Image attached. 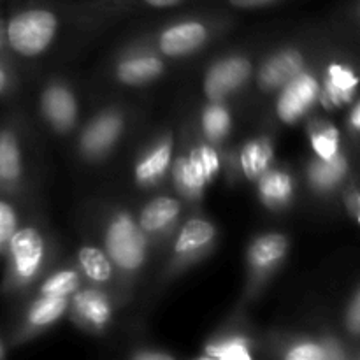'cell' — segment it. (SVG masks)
I'll return each mask as SVG.
<instances>
[{"instance_id": "obj_24", "label": "cell", "mask_w": 360, "mask_h": 360, "mask_svg": "<svg viewBox=\"0 0 360 360\" xmlns=\"http://www.w3.org/2000/svg\"><path fill=\"white\" fill-rule=\"evenodd\" d=\"M192 123L204 141L220 150H227L236 129V111L232 102L204 101Z\"/></svg>"}, {"instance_id": "obj_9", "label": "cell", "mask_w": 360, "mask_h": 360, "mask_svg": "<svg viewBox=\"0 0 360 360\" xmlns=\"http://www.w3.org/2000/svg\"><path fill=\"white\" fill-rule=\"evenodd\" d=\"M290 238L281 231L253 236L245 250V285L238 304L248 306L260 297L290 255Z\"/></svg>"}, {"instance_id": "obj_31", "label": "cell", "mask_w": 360, "mask_h": 360, "mask_svg": "<svg viewBox=\"0 0 360 360\" xmlns=\"http://www.w3.org/2000/svg\"><path fill=\"white\" fill-rule=\"evenodd\" d=\"M127 357L132 360H174V352L167 350L158 345H134L129 352Z\"/></svg>"}, {"instance_id": "obj_3", "label": "cell", "mask_w": 360, "mask_h": 360, "mask_svg": "<svg viewBox=\"0 0 360 360\" xmlns=\"http://www.w3.org/2000/svg\"><path fill=\"white\" fill-rule=\"evenodd\" d=\"M232 27L234 18L218 7L213 11H195L167 18L146 27L132 39L150 46L169 62H179L210 49L232 30Z\"/></svg>"}, {"instance_id": "obj_12", "label": "cell", "mask_w": 360, "mask_h": 360, "mask_svg": "<svg viewBox=\"0 0 360 360\" xmlns=\"http://www.w3.org/2000/svg\"><path fill=\"white\" fill-rule=\"evenodd\" d=\"M264 355V334L246 316V306L238 304L224 323L200 347V359L252 360Z\"/></svg>"}, {"instance_id": "obj_19", "label": "cell", "mask_w": 360, "mask_h": 360, "mask_svg": "<svg viewBox=\"0 0 360 360\" xmlns=\"http://www.w3.org/2000/svg\"><path fill=\"white\" fill-rule=\"evenodd\" d=\"M120 308L122 304L112 292L84 283L69 297L67 319L90 336H104L115 323Z\"/></svg>"}, {"instance_id": "obj_7", "label": "cell", "mask_w": 360, "mask_h": 360, "mask_svg": "<svg viewBox=\"0 0 360 360\" xmlns=\"http://www.w3.org/2000/svg\"><path fill=\"white\" fill-rule=\"evenodd\" d=\"M134 112L129 104L109 102L81 123L74 134V153L84 165H101L129 136Z\"/></svg>"}, {"instance_id": "obj_28", "label": "cell", "mask_w": 360, "mask_h": 360, "mask_svg": "<svg viewBox=\"0 0 360 360\" xmlns=\"http://www.w3.org/2000/svg\"><path fill=\"white\" fill-rule=\"evenodd\" d=\"M84 285L83 276L76 264L70 260H58L32 288L30 295H48V297H70L77 288ZM25 297V299H27Z\"/></svg>"}, {"instance_id": "obj_33", "label": "cell", "mask_w": 360, "mask_h": 360, "mask_svg": "<svg viewBox=\"0 0 360 360\" xmlns=\"http://www.w3.org/2000/svg\"><path fill=\"white\" fill-rule=\"evenodd\" d=\"M18 70L11 56H0V97L13 94L18 86Z\"/></svg>"}, {"instance_id": "obj_2", "label": "cell", "mask_w": 360, "mask_h": 360, "mask_svg": "<svg viewBox=\"0 0 360 360\" xmlns=\"http://www.w3.org/2000/svg\"><path fill=\"white\" fill-rule=\"evenodd\" d=\"M2 257L0 295L25 299L60 260V243L44 218L25 217Z\"/></svg>"}, {"instance_id": "obj_11", "label": "cell", "mask_w": 360, "mask_h": 360, "mask_svg": "<svg viewBox=\"0 0 360 360\" xmlns=\"http://www.w3.org/2000/svg\"><path fill=\"white\" fill-rule=\"evenodd\" d=\"M192 207L195 206L186 202L174 190L171 192L162 188L151 192V195L136 207L137 221L151 243L155 255L164 257L179 225Z\"/></svg>"}, {"instance_id": "obj_30", "label": "cell", "mask_w": 360, "mask_h": 360, "mask_svg": "<svg viewBox=\"0 0 360 360\" xmlns=\"http://www.w3.org/2000/svg\"><path fill=\"white\" fill-rule=\"evenodd\" d=\"M23 220V199L0 193V257L4 255L11 238Z\"/></svg>"}, {"instance_id": "obj_8", "label": "cell", "mask_w": 360, "mask_h": 360, "mask_svg": "<svg viewBox=\"0 0 360 360\" xmlns=\"http://www.w3.org/2000/svg\"><path fill=\"white\" fill-rule=\"evenodd\" d=\"M262 49L255 44H243L214 56L204 69V101L234 102L250 91Z\"/></svg>"}, {"instance_id": "obj_26", "label": "cell", "mask_w": 360, "mask_h": 360, "mask_svg": "<svg viewBox=\"0 0 360 360\" xmlns=\"http://www.w3.org/2000/svg\"><path fill=\"white\" fill-rule=\"evenodd\" d=\"M264 354L283 360H327L322 341L290 333H271L264 336Z\"/></svg>"}, {"instance_id": "obj_6", "label": "cell", "mask_w": 360, "mask_h": 360, "mask_svg": "<svg viewBox=\"0 0 360 360\" xmlns=\"http://www.w3.org/2000/svg\"><path fill=\"white\" fill-rule=\"evenodd\" d=\"M220 238L217 221L200 206L192 207L164 253V264L157 274L158 288H165L186 271L210 259L217 252Z\"/></svg>"}, {"instance_id": "obj_32", "label": "cell", "mask_w": 360, "mask_h": 360, "mask_svg": "<svg viewBox=\"0 0 360 360\" xmlns=\"http://www.w3.org/2000/svg\"><path fill=\"white\" fill-rule=\"evenodd\" d=\"M213 6L220 9H234V11H257L269 9V7L280 6L285 0H210Z\"/></svg>"}, {"instance_id": "obj_10", "label": "cell", "mask_w": 360, "mask_h": 360, "mask_svg": "<svg viewBox=\"0 0 360 360\" xmlns=\"http://www.w3.org/2000/svg\"><path fill=\"white\" fill-rule=\"evenodd\" d=\"M311 63L304 44L295 41L280 42L274 48L264 49L257 63L250 94L259 102H269L292 77Z\"/></svg>"}, {"instance_id": "obj_16", "label": "cell", "mask_w": 360, "mask_h": 360, "mask_svg": "<svg viewBox=\"0 0 360 360\" xmlns=\"http://www.w3.org/2000/svg\"><path fill=\"white\" fill-rule=\"evenodd\" d=\"M276 162V137L271 132L253 134L225 150L221 178L227 179L229 185L255 183Z\"/></svg>"}, {"instance_id": "obj_5", "label": "cell", "mask_w": 360, "mask_h": 360, "mask_svg": "<svg viewBox=\"0 0 360 360\" xmlns=\"http://www.w3.org/2000/svg\"><path fill=\"white\" fill-rule=\"evenodd\" d=\"M225 150L213 146L199 136L192 122L179 130L169 183L179 197L192 206H200L207 186L224 174Z\"/></svg>"}, {"instance_id": "obj_29", "label": "cell", "mask_w": 360, "mask_h": 360, "mask_svg": "<svg viewBox=\"0 0 360 360\" xmlns=\"http://www.w3.org/2000/svg\"><path fill=\"white\" fill-rule=\"evenodd\" d=\"M306 134L315 157L333 158L341 151L340 130L329 120L311 118L306 123Z\"/></svg>"}, {"instance_id": "obj_14", "label": "cell", "mask_w": 360, "mask_h": 360, "mask_svg": "<svg viewBox=\"0 0 360 360\" xmlns=\"http://www.w3.org/2000/svg\"><path fill=\"white\" fill-rule=\"evenodd\" d=\"M37 111L46 129L58 137H74L81 125V101L72 81L51 76L39 90Z\"/></svg>"}, {"instance_id": "obj_20", "label": "cell", "mask_w": 360, "mask_h": 360, "mask_svg": "<svg viewBox=\"0 0 360 360\" xmlns=\"http://www.w3.org/2000/svg\"><path fill=\"white\" fill-rule=\"evenodd\" d=\"M18 319L9 334V347L34 341L58 326L69 311V297H48V295H30L23 299Z\"/></svg>"}, {"instance_id": "obj_1", "label": "cell", "mask_w": 360, "mask_h": 360, "mask_svg": "<svg viewBox=\"0 0 360 360\" xmlns=\"http://www.w3.org/2000/svg\"><path fill=\"white\" fill-rule=\"evenodd\" d=\"M88 220L95 232L94 239L105 250L118 273L120 302L123 308L136 297L137 288L157 255L137 221L136 207L123 200H95L90 206Z\"/></svg>"}, {"instance_id": "obj_34", "label": "cell", "mask_w": 360, "mask_h": 360, "mask_svg": "<svg viewBox=\"0 0 360 360\" xmlns=\"http://www.w3.org/2000/svg\"><path fill=\"white\" fill-rule=\"evenodd\" d=\"M345 322H347L348 333H352L354 336H360V288L355 292L350 304H348Z\"/></svg>"}, {"instance_id": "obj_38", "label": "cell", "mask_w": 360, "mask_h": 360, "mask_svg": "<svg viewBox=\"0 0 360 360\" xmlns=\"http://www.w3.org/2000/svg\"><path fill=\"white\" fill-rule=\"evenodd\" d=\"M7 348H9V345H7L6 341H4L2 338H0V360H2L7 355Z\"/></svg>"}, {"instance_id": "obj_23", "label": "cell", "mask_w": 360, "mask_h": 360, "mask_svg": "<svg viewBox=\"0 0 360 360\" xmlns=\"http://www.w3.org/2000/svg\"><path fill=\"white\" fill-rule=\"evenodd\" d=\"M257 199L271 213H285L290 210L297 195V178L285 164H274L255 183Z\"/></svg>"}, {"instance_id": "obj_39", "label": "cell", "mask_w": 360, "mask_h": 360, "mask_svg": "<svg viewBox=\"0 0 360 360\" xmlns=\"http://www.w3.org/2000/svg\"><path fill=\"white\" fill-rule=\"evenodd\" d=\"M357 14H359V20H360V4H359V7H357Z\"/></svg>"}, {"instance_id": "obj_18", "label": "cell", "mask_w": 360, "mask_h": 360, "mask_svg": "<svg viewBox=\"0 0 360 360\" xmlns=\"http://www.w3.org/2000/svg\"><path fill=\"white\" fill-rule=\"evenodd\" d=\"M319 97L320 70L311 62L269 101L274 125L294 127L301 123L319 104Z\"/></svg>"}, {"instance_id": "obj_21", "label": "cell", "mask_w": 360, "mask_h": 360, "mask_svg": "<svg viewBox=\"0 0 360 360\" xmlns=\"http://www.w3.org/2000/svg\"><path fill=\"white\" fill-rule=\"evenodd\" d=\"M204 0H76V7L86 16L88 23L95 28L101 23H111L130 14L146 11L174 9Z\"/></svg>"}, {"instance_id": "obj_36", "label": "cell", "mask_w": 360, "mask_h": 360, "mask_svg": "<svg viewBox=\"0 0 360 360\" xmlns=\"http://www.w3.org/2000/svg\"><path fill=\"white\" fill-rule=\"evenodd\" d=\"M348 210H350V213L360 221V193L359 192H352L350 195H348Z\"/></svg>"}, {"instance_id": "obj_17", "label": "cell", "mask_w": 360, "mask_h": 360, "mask_svg": "<svg viewBox=\"0 0 360 360\" xmlns=\"http://www.w3.org/2000/svg\"><path fill=\"white\" fill-rule=\"evenodd\" d=\"M28 181V146L23 120L9 116L0 123V193L25 199Z\"/></svg>"}, {"instance_id": "obj_35", "label": "cell", "mask_w": 360, "mask_h": 360, "mask_svg": "<svg viewBox=\"0 0 360 360\" xmlns=\"http://www.w3.org/2000/svg\"><path fill=\"white\" fill-rule=\"evenodd\" d=\"M348 125L354 132H360V101L352 108L350 115H348Z\"/></svg>"}, {"instance_id": "obj_27", "label": "cell", "mask_w": 360, "mask_h": 360, "mask_svg": "<svg viewBox=\"0 0 360 360\" xmlns=\"http://www.w3.org/2000/svg\"><path fill=\"white\" fill-rule=\"evenodd\" d=\"M348 174V158L343 151L333 158H319L313 155L304 165V179L309 190L319 195L330 193L343 183Z\"/></svg>"}, {"instance_id": "obj_37", "label": "cell", "mask_w": 360, "mask_h": 360, "mask_svg": "<svg viewBox=\"0 0 360 360\" xmlns=\"http://www.w3.org/2000/svg\"><path fill=\"white\" fill-rule=\"evenodd\" d=\"M0 56H11L7 51L6 37H4V20H0Z\"/></svg>"}, {"instance_id": "obj_22", "label": "cell", "mask_w": 360, "mask_h": 360, "mask_svg": "<svg viewBox=\"0 0 360 360\" xmlns=\"http://www.w3.org/2000/svg\"><path fill=\"white\" fill-rule=\"evenodd\" d=\"M72 262L79 269L84 283L94 285V287L104 288V290L112 292L120 301V285L118 273L112 266L111 259L105 253V250L98 245L95 239L81 241L76 246L72 255ZM122 304V302H120Z\"/></svg>"}, {"instance_id": "obj_13", "label": "cell", "mask_w": 360, "mask_h": 360, "mask_svg": "<svg viewBox=\"0 0 360 360\" xmlns=\"http://www.w3.org/2000/svg\"><path fill=\"white\" fill-rule=\"evenodd\" d=\"M171 62L158 55L150 46L129 39L118 51L112 55L108 67L109 79L120 86L143 88L158 83L167 76Z\"/></svg>"}, {"instance_id": "obj_4", "label": "cell", "mask_w": 360, "mask_h": 360, "mask_svg": "<svg viewBox=\"0 0 360 360\" xmlns=\"http://www.w3.org/2000/svg\"><path fill=\"white\" fill-rule=\"evenodd\" d=\"M77 13L74 2H32L4 20V37L11 56L39 60L49 55L63 35L69 18Z\"/></svg>"}, {"instance_id": "obj_15", "label": "cell", "mask_w": 360, "mask_h": 360, "mask_svg": "<svg viewBox=\"0 0 360 360\" xmlns=\"http://www.w3.org/2000/svg\"><path fill=\"white\" fill-rule=\"evenodd\" d=\"M178 134L172 127L155 130L139 146L132 160V181L143 192H157L169 183Z\"/></svg>"}, {"instance_id": "obj_25", "label": "cell", "mask_w": 360, "mask_h": 360, "mask_svg": "<svg viewBox=\"0 0 360 360\" xmlns=\"http://www.w3.org/2000/svg\"><path fill=\"white\" fill-rule=\"evenodd\" d=\"M359 86L360 77L354 67L345 62H330L320 70L319 102L327 111H336L354 101Z\"/></svg>"}]
</instances>
